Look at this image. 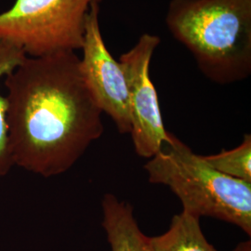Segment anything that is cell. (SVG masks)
Masks as SVG:
<instances>
[{"mask_svg": "<svg viewBox=\"0 0 251 251\" xmlns=\"http://www.w3.org/2000/svg\"><path fill=\"white\" fill-rule=\"evenodd\" d=\"M3 80L13 166L45 178L61 175L102 134V112L75 52L26 56Z\"/></svg>", "mask_w": 251, "mask_h": 251, "instance_id": "cell-1", "label": "cell"}, {"mask_svg": "<svg viewBox=\"0 0 251 251\" xmlns=\"http://www.w3.org/2000/svg\"><path fill=\"white\" fill-rule=\"evenodd\" d=\"M171 36L209 80L228 85L251 74V0H171Z\"/></svg>", "mask_w": 251, "mask_h": 251, "instance_id": "cell-2", "label": "cell"}, {"mask_svg": "<svg viewBox=\"0 0 251 251\" xmlns=\"http://www.w3.org/2000/svg\"><path fill=\"white\" fill-rule=\"evenodd\" d=\"M149 181L168 186L184 211L236 225L251 234V182L211 168L173 134L144 166Z\"/></svg>", "mask_w": 251, "mask_h": 251, "instance_id": "cell-3", "label": "cell"}, {"mask_svg": "<svg viewBox=\"0 0 251 251\" xmlns=\"http://www.w3.org/2000/svg\"><path fill=\"white\" fill-rule=\"evenodd\" d=\"M102 0H15L0 12V39L28 57L80 50L87 16Z\"/></svg>", "mask_w": 251, "mask_h": 251, "instance_id": "cell-4", "label": "cell"}, {"mask_svg": "<svg viewBox=\"0 0 251 251\" xmlns=\"http://www.w3.org/2000/svg\"><path fill=\"white\" fill-rule=\"evenodd\" d=\"M160 42L159 36L145 33L119 58L128 88L130 135L135 152L144 158H152L160 152L170 137L163 123L158 95L150 76L152 55Z\"/></svg>", "mask_w": 251, "mask_h": 251, "instance_id": "cell-5", "label": "cell"}, {"mask_svg": "<svg viewBox=\"0 0 251 251\" xmlns=\"http://www.w3.org/2000/svg\"><path fill=\"white\" fill-rule=\"evenodd\" d=\"M100 4L94 3L87 16L82 57V76L97 105L115 122L120 133H130L128 88L119 61L108 50L100 25Z\"/></svg>", "mask_w": 251, "mask_h": 251, "instance_id": "cell-6", "label": "cell"}, {"mask_svg": "<svg viewBox=\"0 0 251 251\" xmlns=\"http://www.w3.org/2000/svg\"><path fill=\"white\" fill-rule=\"evenodd\" d=\"M102 226L112 251H149L146 238L139 228L131 205L106 194L102 200Z\"/></svg>", "mask_w": 251, "mask_h": 251, "instance_id": "cell-7", "label": "cell"}, {"mask_svg": "<svg viewBox=\"0 0 251 251\" xmlns=\"http://www.w3.org/2000/svg\"><path fill=\"white\" fill-rule=\"evenodd\" d=\"M198 216L182 210L174 216L166 233L147 237L149 251H217L201 230Z\"/></svg>", "mask_w": 251, "mask_h": 251, "instance_id": "cell-8", "label": "cell"}, {"mask_svg": "<svg viewBox=\"0 0 251 251\" xmlns=\"http://www.w3.org/2000/svg\"><path fill=\"white\" fill-rule=\"evenodd\" d=\"M25 57L26 55L19 47L0 39V82L12 72ZM6 113V99L0 93V178L7 176L14 167L9 152Z\"/></svg>", "mask_w": 251, "mask_h": 251, "instance_id": "cell-9", "label": "cell"}, {"mask_svg": "<svg viewBox=\"0 0 251 251\" xmlns=\"http://www.w3.org/2000/svg\"><path fill=\"white\" fill-rule=\"evenodd\" d=\"M214 170L234 179L251 182V136L245 135L242 144L229 151L203 156Z\"/></svg>", "mask_w": 251, "mask_h": 251, "instance_id": "cell-10", "label": "cell"}, {"mask_svg": "<svg viewBox=\"0 0 251 251\" xmlns=\"http://www.w3.org/2000/svg\"><path fill=\"white\" fill-rule=\"evenodd\" d=\"M233 251H251V240L246 241V242L240 243Z\"/></svg>", "mask_w": 251, "mask_h": 251, "instance_id": "cell-11", "label": "cell"}]
</instances>
